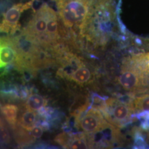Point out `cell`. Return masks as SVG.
I'll list each match as a JSON object with an SVG mask.
<instances>
[{
	"label": "cell",
	"instance_id": "6",
	"mask_svg": "<svg viewBox=\"0 0 149 149\" xmlns=\"http://www.w3.org/2000/svg\"><path fill=\"white\" fill-rule=\"evenodd\" d=\"M31 5L32 2H28L25 4L21 3L13 6L4 15L1 24V31L12 32L16 30L22 13L25 9L29 8Z\"/></svg>",
	"mask_w": 149,
	"mask_h": 149
},
{
	"label": "cell",
	"instance_id": "11",
	"mask_svg": "<svg viewBox=\"0 0 149 149\" xmlns=\"http://www.w3.org/2000/svg\"><path fill=\"white\" fill-rule=\"evenodd\" d=\"M132 102L135 113L138 115L149 113V93L135 97Z\"/></svg>",
	"mask_w": 149,
	"mask_h": 149
},
{
	"label": "cell",
	"instance_id": "17",
	"mask_svg": "<svg viewBox=\"0 0 149 149\" xmlns=\"http://www.w3.org/2000/svg\"><path fill=\"white\" fill-rule=\"evenodd\" d=\"M30 135L33 138L38 139L41 138L43 134V128L40 126L34 125L33 128L29 131Z\"/></svg>",
	"mask_w": 149,
	"mask_h": 149
},
{
	"label": "cell",
	"instance_id": "15",
	"mask_svg": "<svg viewBox=\"0 0 149 149\" xmlns=\"http://www.w3.org/2000/svg\"><path fill=\"white\" fill-rule=\"evenodd\" d=\"M2 111L7 122L11 125L14 126L17 120V107L13 104H6L2 108Z\"/></svg>",
	"mask_w": 149,
	"mask_h": 149
},
{
	"label": "cell",
	"instance_id": "13",
	"mask_svg": "<svg viewBox=\"0 0 149 149\" xmlns=\"http://www.w3.org/2000/svg\"><path fill=\"white\" fill-rule=\"evenodd\" d=\"M37 114L32 110L28 109L22 114L20 118V124L22 128L29 131L35 125L37 121Z\"/></svg>",
	"mask_w": 149,
	"mask_h": 149
},
{
	"label": "cell",
	"instance_id": "10",
	"mask_svg": "<svg viewBox=\"0 0 149 149\" xmlns=\"http://www.w3.org/2000/svg\"><path fill=\"white\" fill-rule=\"evenodd\" d=\"M58 22L56 13L53 9L50 8L48 13L47 28V42L55 40L58 36Z\"/></svg>",
	"mask_w": 149,
	"mask_h": 149
},
{
	"label": "cell",
	"instance_id": "5",
	"mask_svg": "<svg viewBox=\"0 0 149 149\" xmlns=\"http://www.w3.org/2000/svg\"><path fill=\"white\" fill-rule=\"evenodd\" d=\"M50 8L47 5H43L35 14L27 28L28 36L32 38H36L40 42H47L46 32Z\"/></svg>",
	"mask_w": 149,
	"mask_h": 149
},
{
	"label": "cell",
	"instance_id": "1",
	"mask_svg": "<svg viewBox=\"0 0 149 149\" xmlns=\"http://www.w3.org/2000/svg\"><path fill=\"white\" fill-rule=\"evenodd\" d=\"M99 109L108 122L119 128L131 123L135 114L133 102L112 98L103 101Z\"/></svg>",
	"mask_w": 149,
	"mask_h": 149
},
{
	"label": "cell",
	"instance_id": "4",
	"mask_svg": "<svg viewBox=\"0 0 149 149\" xmlns=\"http://www.w3.org/2000/svg\"><path fill=\"white\" fill-rule=\"evenodd\" d=\"M77 117V127L82 132L88 134L98 131L107 123L101 113L93 107L81 113Z\"/></svg>",
	"mask_w": 149,
	"mask_h": 149
},
{
	"label": "cell",
	"instance_id": "9",
	"mask_svg": "<svg viewBox=\"0 0 149 149\" xmlns=\"http://www.w3.org/2000/svg\"><path fill=\"white\" fill-rule=\"evenodd\" d=\"M56 140L59 144L65 148L72 149H88L90 145L84 136L74 135L72 138L69 137L66 134H60Z\"/></svg>",
	"mask_w": 149,
	"mask_h": 149
},
{
	"label": "cell",
	"instance_id": "2",
	"mask_svg": "<svg viewBox=\"0 0 149 149\" xmlns=\"http://www.w3.org/2000/svg\"><path fill=\"white\" fill-rule=\"evenodd\" d=\"M59 15L68 27L82 26L89 13L88 0H57Z\"/></svg>",
	"mask_w": 149,
	"mask_h": 149
},
{
	"label": "cell",
	"instance_id": "3",
	"mask_svg": "<svg viewBox=\"0 0 149 149\" xmlns=\"http://www.w3.org/2000/svg\"><path fill=\"white\" fill-rule=\"evenodd\" d=\"M119 82L124 90L132 93H142L149 91L142 76L127 59L123 66Z\"/></svg>",
	"mask_w": 149,
	"mask_h": 149
},
{
	"label": "cell",
	"instance_id": "14",
	"mask_svg": "<svg viewBox=\"0 0 149 149\" xmlns=\"http://www.w3.org/2000/svg\"><path fill=\"white\" fill-rule=\"evenodd\" d=\"M47 104V101L43 97L38 94H32L27 100V107L28 109L38 111L42 109Z\"/></svg>",
	"mask_w": 149,
	"mask_h": 149
},
{
	"label": "cell",
	"instance_id": "18",
	"mask_svg": "<svg viewBox=\"0 0 149 149\" xmlns=\"http://www.w3.org/2000/svg\"><path fill=\"white\" fill-rule=\"evenodd\" d=\"M1 140H3V141L7 142L10 140L9 138V134L7 132V130L6 128L4 127L3 125H2L1 126Z\"/></svg>",
	"mask_w": 149,
	"mask_h": 149
},
{
	"label": "cell",
	"instance_id": "8",
	"mask_svg": "<svg viewBox=\"0 0 149 149\" xmlns=\"http://www.w3.org/2000/svg\"><path fill=\"white\" fill-rule=\"evenodd\" d=\"M127 60L142 76L149 88V52L135 54Z\"/></svg>",
	"mask_w": 149,
	"mask_h": 149
},
{
	"label": "cell",
	"instance_id": "12",
	"mask_svg": "<svg viewBox=\"0 0 149 149\" xmlns=\"http://www.w3.org/2000/svg\"><path fill=\"white\" fill-rule=\"evenodd\" d=\"M70 78L77 84L82 85L87 83L90 80L91 73L88 68L80 66L70 75Z\"/></svg>",
	"mask_w": 149,
	"mask_h": 149
},
{
	"label": "cell",
	"instance_id": "7",
	"mask_svg": "<svg viewBox=\"0 0 149 149\" xmlns=\"http://www.w3.org/2000/svg\"><path fill=\"white\" fill-rule=\"evenodd\" d=\"M18 50L16 42L8 38H2L1 39L0 64L3 69L14 62L18 56Z\"/></svg>",
	"mask_w": 149,
	"mask_h": 149
},
{
	"label": "cell",
	"instance_id": "16",
	"mask_svg": "<svg viewBox=\"0 0 149 149\" xmlns=\"http://www.w3.org/2000/svg\"><path fill=\"white\" fill-rule=\"evenodd\" d=\"M88 106V101L87 98L82 96L80 98H76L71 107V112L73 113V114L79 116L81 113H82L86 110V108Z\"/></svg>",
	"mask_w": 149,
	"mask_h": 149
}]
</instances>
